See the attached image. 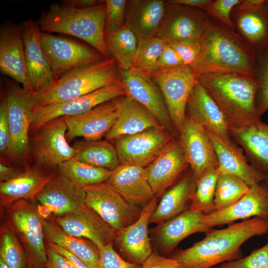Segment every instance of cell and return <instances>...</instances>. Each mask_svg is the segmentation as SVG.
<instances>
[{"label":"cell","instance_id":"30bf717a","mask_svg":"<svg viewBox=\"0 0 268 268\" xmlns=\"http://www.w3.org/2000/svg\"><path fill=\"white\" fill-rule=\"evenodd\" d=\"M85 204L116 231L135 222L142 208L122 197L107 183L84 186Z\"/></svg>","mask_w":268,"mask_h":268},{"label":"cell","instance_id":"816d5d0a","mask_svg":"<svg viewBox=\"0 0 268 268\" xmlns=\"http://www.w3.org/2000/svg\"><path fill=\"white\" fill-rule=\"evenodd\" d=\"M141 268H182L180 263L170 258H166L157 252L151 255L141 266Z\"/></svg>","mask_w":268,"mask_h":268},{"label":"cell","instance_id":"ffe728a7","mask_svg":"<svg viewBox=\"0 0 268 268\" xmlns=\"http://www.w3.org/2000/svg\"><path fill=\"white\" fill-rule=\"evenodd\" d=\"M254 217L268 219V186L265 181L251 186L247 193L233 205L204 214L203 221L212 229Z\"/></svg>","mask_w":268,"mask_h":268},{"label":"cell","instance_id":"7a4b0ae2","mask_svg":"<svg viewBox=\"0 0 268 268\" xmlns=\"http://www.w3.org/2000/svg\"><path fill=\"white\" fill-rule=\"evenodd\" d=\"M200 43L198 56L190 66L196 77L223 71L255 75L257 51L234 29L210 17Z\"/></svg>","mask_w":268,"mask_h":268},{"label":"cell","instance_id":"f907efd6","mask_svg":"<svg viewBox=\"0 0 268 268\" xmlns=\"http://www.w3.org/2000/svg\"><path fill=\"white\" fill-rule=\"evenodd\" d=\"M183 65L176 50L166 44L157 64L158 71H165L180 67Z\"/></svg>","mask_w":268,"mask_h":268},{"label":"cell","instance_id":"4fadbf2b","mask_svg":"<svg viewBox=\"0 0 268 268\" xmlns=\"http://www.w3.org/2000/svg\"><path fill=\"white\" fill-rule=\"evenodd\" d=\"M126 96L120 81L63 102L34 106L30 134L54 119L79 116L109 100Z\"/></svg>","mask_w":268,"mask_h":268},{"label":"cell","instance_id":"7bdbcfd3","mask_svg":"<svg viewBox=\"0 0 268 268\" xmlns=\"http://www.w3.org/2000/svg\"><path fill=\"white\" fill-rule=\"evenodd\" d=\"M257 111L261 118L268 110V47L257 50Z\"/></svg>","mask_w":268,"mask_h":268},{"label":"cell","instance_id":"cb8c5ba5","mask_svg":"<svg viewBox=\"0 0 268 268\" xmlns=\"http://www.w3.org/2000/svg\"><path fill=\"white\" fill-rule=\"evenodd\" d=\"M158 201V197L154 196L142 208L141 214L135 222L116 232L115 242L129 262L142 266L153 252L148 224Z\"/></svg>","mask_w":268,"mask_h":268},{"label":"cell","instance_id":"d4e9b609","mask_svg":"<svg viewBox=\"0 0 268 268\" xmlns=\"http://www.w3.org/2000/svg\"><path fill=\"white\" fill-rule=\"evenodd\" d=\"M186 113L205 131L227 143H236L229 133V124L223 113L205 89L197 82L189 96Z\"/></svg>","mask_w":268,"mask_h":268},{"label":"cell","instance_id":"681fc988","mask_svg":"<svg viewBox=\"0 0 268 268\" xmlns=\"http://www.w3.org/2000/svg\"><path fill=\"white\" fill-rule=\"evenodd\" d=\"M170 44L178 54L185 66H191L200 51V42L188 41Z\"/></svg>","mask_w":268,"mask_h":268},{"label":"cell","instance_id":"836d02e7","mask_svg":"<svg viewBox=\"0 0 268 268\" xmlns=\"http://www.w3.org/2000/svg\"><path fill=\"white\" fill-rule=\"evenodd\" d=\"M161 127L157 119L148 109L132 98L124 96L121 97L118 117L104 137L107 140H115L151 128Z\"/></svg>","mask_w":268,"mask_h":268},{"label":"cell","instance_id":"52a82bcc","mask_svg":"<svg viewBox=\"0 0 268 268\" xmlns=\"http://www.w3.org/2000/svg\"><path fill=\"white\" fill-rule=\"evenodd\" d=\"M67 130L64 117H59L45 123L30 134L33 165L55 172L62 163L74 157L76 150L67 139Z\"/></svg>","mask_w":268,"mask_h":268},{"label":"cell","instance_id":"f1b7e54d","mask_svg":"<svg viewBox=\"0 0 268 268\" xmlns=\"http://www.w3.org/2000/svg\"><path fill=\"white\" fill-rule=\"evenodd\" d=\"M168 0H127L125 24L138 41L156 37L165 17Z\"/></svg>","mask_w":268,"mask_h":268},{"label":"cell","instance_id":"3957f363","mask_svg":"<svg viewBox=\"0 0 268 268\" xmlns=\"http://www.w3.org/2000/svg\"><path fill=\"white\" fill-rule=\"evenodd\" d=\"M196 77L221 110L229 126L261 119L257 111L255 75L223 71L203 73Z\"/></svg>","mask_w":268,"mask_h":268},{"label":"cell","instance_id":"7dc6e473","mask_svg":"<svg viewBox=\"0 0 268 268\" xmlns=\"http://www.w3.org/2000/svg\"><path fill=\"white\" fill-rule=\"evenodd\" d=\"M242 1V0H212L204 11L210 17L230 28L234 29L231 13L233 8Z\"/></svg>","mask_w":268,"mask_h":268},{"label":"cell","instance_id":"f35d334b","mask_svg":"<svg viewBox=\"0 0 268 268\" xmlns=\"http://www.w3.org/2000/svg\"><path fill=\"white\" fill-rule=\"evenodd\" d=\"M250 187L238 177L219 174L214 195L213 211L233 205L247 193Z\"/></svg>","mask_w":268,"mask_h":268},{"label":"cell","instance_id":"7402d4cb","mask_svg":"<svg viewBox=\"0 0 268 268\" xmlns=\"http://www.w3.org/2000/svg\"><path fill=\"white\" fill-rule=\"evenodd\" d=\"M49 219L68 234L86 238L98 247L115 241L117 231L85 204L63 216Z\"/></svg>","mask_w":268,"mask_h":268},{"label":"cell","instance_id":"d6a6232c","mask_svg":"<svg viewBox=\"0 0 268 268\" xmlns=\"http://www.w3.org/2000/svg\"><path fill=\"white\" fill-rule=\"evenodd\" d=\"M206 132L216 151L219 174L238 177L250 186L268 180L264 175L250 164L242 149L236 143H227L212 134Z\"/></svg>","mask_w":268,"mask_h":268},{"label":"cell","instance_id":"db71d44e","mask_svg":"<svg viewBox=\"0 0 268 268\" xmlns=\"http://www.w3.org/2000/svg\"><path fill=\"white\" fill-rule=\"evenodd\" d=\"M25 167L9 164L0 160V182L8 181L16 177L24 170Z\"/></svg>","mask_w":268,"mask_h":268},{"label":"cell","instance_id":"bcb514c9","mask_svg":"<svg viewBox=\"0 0 268 268\" xmlns=\"http://www.w3.org/2000/svg\"><path fill=\"white\" fill-rule=\"evenodd\" d=\"M105 33L116 31L125 25L127 0H105Z\"/></svg>","mask_w":268,"mask_h":268},{"label":"cell","instance_id":"9c48e42d","mask_svg":"<svg viewBox=\"0 0 268 268\" xmlns=\"http://www.w3.org/2000/svg\"><path fill=\"white\" fill-rule=\"evenodd\" d=\"M162 94L170 119L178 135L185 122L186 107L190 93L197 83L191 67L182 66L149 73Z\"/></svg>","mask_w":268,"mask_h":268},{"label":"cell","instance_id":"4316f807","mask_svg":"<svg viewBox=\"0 0 268 268\" xmlns=\"http://www.w3.org/2000/svg\"><path fill=\"white\" fill-rule=\"evenodd\" d=\"M205 214L189 209L172 219L157 225L149 232L163 254L172 253L180 242L189 235L211 230L203 222Z\"/></svg>","mask_w":268,"mask_h":268},{"label":"cell","instance_id":"e575fe53","mask_svg":"<svg viewBox=\"0 0 268 268\" xmlns=\"http://www.w3.org/2000/svg\"><path fill=\"white\" fill-rule=\"evenodd\" d=\"M43 226L45 237L49 242L73 254L89 268H99V249L92 242L68 234L50 219H43Z\"/></svg>","mask_w":268,"mask_h":268},{"label":"cell","instance_id":"680465c9","mask_svg":"<svg viewBox=\"0 0 268 268\" xmlns=\"http://www.w3.org/2000/svg\"><path fill=\"white\" fill-rule=\"evenodd\" d=\"M44 267H39L28 264L27 268H44Z\"/></svg>","mask_w":268,"mask_h":268},{"label":"cell","instance_id":"8992f818","mask_svg":"<svg viewBox=\"0 0 268 268\" xmlns=\"http://www.w3.org/2000/svg\"><path fill=\"white\" fill-rule=\"evenodd\" d=\"M5 89L11 145L6 163L19 166L30 165V127L35 106L32 94L9 77L2 78Z\"/></svg>","mask_w":268,"mask_h":268},{"label":"cell","instance_id":"11a10c76","mask_svg":"<svg viewBox=\"0 0 268 268\" xmlns=\"http://www.w3.org/2000/svg\"><path fill=\"white\" fill-rule=\"evenodd\" d=\"M104 2V0H62L59 3L64 6L77 9L92 7Z\"/></svg>","mask_w":268,"mask_h":268},{"label":"cell","instance_id":"d6986e66","mask_svg":"<svg viewBox=\"0 0 268 268\" xmlns=\"http://www.w3.org/2000/svg\"><path fill=\"white\" fill-rule=\"evenodd\" d=\"M23 23L11 20L0 27V68L1 72L20 84L31 93L25 58Z\"/></svg>","mask_w":268,"mask_h":268},{"label":"cell","instance_id":"f6af8a7d","mask_svg":"<svg viewBox=\"0 0 268 268\" xmlns=\"http://www.w3.org/2000/svg\"><path fill=\"white\" fill-rule=\"evenodd\" d=\"M220 268H268V240L262 247L254 250L249 255L220 264Z\"/></svg>","mask_w":268,"mask_h":268},{"label":"cell","instance_id":"2e32d148","mask_svg":"<svg viewBox=\"0 0 268 268\" xmlns=\"http://www.w3.org/2000/svg\"><path fill=\"white\" fill-rule=\"evenodd\" d=\"M168 4L157 36L166 44L200 42L210 16L201 9L179 4Z\"/></svg>","mask_w":268,"mask_h":268},{"label":"cell","instance_id":"ab89813d","mask_svg":"<svg viewBox=\"0 0 268 268\" xmlns=\"http://www.w3.org/2000/svg\"><path fill=\"white\" fill-rule=\"evenodd\" d=\"M218 168L207 169L198 179L189 209L205 214L213 211V201L217 179Z\"/></svg>","mask_w":268,"mask_h":268},{"label":"cell","instance_id":"74e56055","mask_svg":"<svg viewBox=\"0 0 268 268\" xmlns=\"http://www.w3.org/2000/svg\"><path fill=\"white\" fill-rule=\"evenodd\" d=\"M58 170L59 173L84 186L106 182L112 172L87 164L74 157L62 163Z\"/></svg>","mask_w":268,"mask_h":268},{"label":"cell","instance_id":"44dd1931","mask_svg":"<svg viewBox=\"0 0 268 268\" xmlns=\"http://www.w3.org/2000/svg\"><path fill=\"white\" fill-rule=\"evenodd\" d=\"M234 29L256 50L268 47V6L266 0H242L232 10Z\"/></svg>","mask_w":268,"mask_h":268},{"label":"cell","instance_id":"e0dca14e","mask_svg":"<svg viewBox=\"0 0 268 268\" xmlns=\"http://www.w3.org/2000/svg\"><path fill=\"white\" fill-rule=\"evenodd\" d=\"M178 141L193 176L197 181L207 169L218 168L216 151L205 130L195 120L186 115Z\"/></svg>","mask_w":268,"mask_h":268},{"label":"cell","instance_id":"9f6ffc18","mask_svg":"<svg viewBox=\"0 0 268 268\" xmlns=\"http://www.w3.org/2000/svg\"><path fill=\"white\" fill-rule=\"evenodd\" d=\"M213 0H169L170 3L182 4L203 10L208 6Z\"/></svg>","mask_w":268,"mask_h":268},{"label":"cell","instance_id":"ba28073f","mask_svg":"<svg viewBox=\"0 0 268 268\" xmlns=\"http://www.w3.org/2000/svg\"><path fill=\"white\" fill-rule=\"evenodd\" d=\"M40 39L56 80L70 70L106 58L92 47L71 39L41 31Z\"/></svg>","mask_w":268,"mask_h":268},{"label":"cell","instance_id":"8fae6325","mask_svg":"<svg viewBox=\"0 0 268 268\" xmlns=\"http://www.w3.org/2000/svg\"><path fill=\"white\" fill-rule=\"evenodd\" d=\"M174 138L164 127H153L115 140L120 164L145 168L163 152Z\"/></svg>","mask_w":268,"mask_h":268},{"label":"cell","instance_id":"6f0895ef","mask_svg":"<svg viewBox=\"0 0 268 268\" xmlns=\"http://www.w3.org/2000/svg\"><path fill=\"white\" fill-rule=\"evenodd\" d=\"M0 268H10L6 263L0 259Z\"/></svg>","mask_w":268,"mask_h":268},{"label":"cell","instance_id":"83f0119b","mask_svg":"<svg viewBox=\"0 0 268 268\" xmlns=\"http://www.w3.org/2000/svg\"><path fill=\"white\" fill-rule=\"evenodd\" d=\"M229 131L242 146L250 164L268 180V124L259 119L229 126Z\"/></svg>","mask_w":268,"mask_h":268},{"label":"cell","instance_id":"ee69618b","mask_svg":"<svg viewBox=\"0 0 268 268\" xmlns=\"http://www.w3.org/2000/svg\"><path fill=\"white\" fill-rule=\"evenodd\" d=\"M11 134L8 121L4 86L0 81V160L6 162L11 145Z\"/></svg>","mask_w":268,"mask_h":268},{"label":"cell","instance_id":"f546056e","mask_svg":"<svg viewBox=\"0 0 268 268\" xmlns=\"http://www.w3.org/2000/svg\"><path fill=\"white\" fill-rule=\"evenodd\" d=\"M106 183L129 202L141 208L154 197L144 168L120 164L111 173Z\"/></svg>","mask_w":268,"mask_h":268},{"label":"cell","instance_id":"c3c4849f","mask_svg":"<svg viewBox=\"0 0 268 268\" xmlns=\"http://www.w3.org/2000/svg\"><path fill=\"white\" fill-rule=\"evenodd\" d=\"M113 243L99 247V268H141V266L123 259L114 249Z\"/></svg>","mask_w":268,"mask_h":268},{"label":"cell","instance_id":"6da1fadb","mask_svg":"<svg viewBox=\"0 0 268 268\" xmlns=\"http://www.w3.org/2000/svg\"><path fill=\"white\" fill-rule=\"evenodd\" d=\"M268 233V219L254 217L223 229H212L201 240L174 251L169 257L182 268H212L243 258L242 245L252 237Z\"/></svg>","mask_w":268,"mask_h":268},{"label":"cell","instance_id":"5bb4252c","mask_svg":"<svg viewBox=\"0 0 268 268\" xmlns=\"http://www.w3.org/2000/svg\"><path fill=\"white\" fill-rule=\"evenodd\" d=\"M29 200H21L11 205L10 219L26 247L28 264L44 267L47 256L44 241L43 219L36 206Z\"/></svg>","mask_w":268,"mask_h":268},{"label":"cell","instance_id":"ac0fdd59","mask_svg":"<svg viewBox=\"0 0 268 268\" xmlns=\"http://www.w3.org/2000/svg\"><path fill=\"white\" fill-rule=\"evenodd\" d=\"M121 105V97L103 103L83 114L64 117L67 127L68 142L77 137L87 140H100L115 124Z\"/></svg>","mask_w":268,"mask_h":268},{"label":"cell","instance_id":"b9f144b4","mask_svg":"<svg viewBox=\"0 0 268 268\" xmlns=\"http://www.w3.org/2000/svg\"><path fill=\"white\" fill-rule=\"evenodd\" d=\"M0 259L10 268H27L26 254L15 232L3 226L0 232Z\"/></svg>","mask_w":268,"mask_h":268},{"label":"cell","instance_id":"4dcf8cb0","mask_svg":"<svg viewBox=\"0 0 268 268\" xmlns=\"http://www.w3.org/2000/svg\"><path fill=\"white\" fill-rule=\"evenodd\" d=\"M55 175L34 165L26 166L16 177L0 183L2 207L23 200H34L37 195Z\"/></svg>","mask_w":268,"mask_h":268},{"label":"cell","instance_id":"1f68e13d","mask_svg":"<svg viewBox=\"0 0 268 268\" xmlns=\"http://www.w3.org/2000/svg\"><path fill=\"white\" fill-rule=\"evenodd\" d=\"M197 181L190 170L162 195L152 213L150 223L165 222L190 208Z\"/></svg>","mask_w":268,"mask_h":268},{"label":"cell","instance_id":"94428289","mask_svg":"<svg viewBox=\"0 0 268 268\" xmlns=\"http://www.w3.org/2000/svg\"><path fill=\"white\" fill-rule=\"evenodd\" d=\"M266 3L267 4V5L268 6V0H266Z\"/></svg>","mask_w":268,"mask_h":268},{"label":"cell","instance_id":"d590c367","mask_svg":"<svg viewBox=\"0 0 268 268\" xmlns=\"http://www.w3.org/2000/svg\"><path fill=\"white\" fill-rule=\"evenodd\" d=\"M72 147L76 150L74 158L87 164L111 171L120 165L115 146L109 140L83 139Z\"/></svg>","mask_w":268,"mask_h":268},{"label":"cell","instance_id":"603a6c76","mask_svg":"<svg viewBox=\"0 0 268 268\" xmlns=\"http://www.w3.org/2000/svg\"><path fill=\"white\" fill-rule=\"evenodd\" d=\"M25 58L31 93L47 88L56 81L40 39L41 31L32 19L23 22Z\"/></svg>","mask_w":268,"mask_h":268},{"label":"cell","instance_id":"91938a15","mask_svg":"<svg viewBox=\"0 0 268 268\" xmlns=\"http://www.w3.org/2000/svg\"><path fill=\"white\" fill-rule=\"evenodd\" d=\"M265 182L266 183V184L268 185V180H266L265 181Z\"/></svg>","mask_w":268,"mask_h":268},{"label":"cell","instance_id":"6125c7cd","mask_svg":"<svg viewBox=\"0 0 268 268\" xmlns=\"http://www.w3.org/2000/svg\"><path fill=\"white\" fill-rule=\"evenodd\" d=\"M212 268H219L218 266H216V267H213Z\"/></svg>","mask_w":268,"mask_h":268},{"label":"cell","instance_id":"8d00e7d4","mask_svg":"<svg viewBox=\"0 0 268 268\" xmlns=\"http://www.w3.org/2000/svg\"><path fill=\"white\" fill-rule=\"evenodd\" d=\"M105 41L108 52L120 70H127L133 67L132 60L138 41L127 25L116 31L105 33Z\"/></svg>","mask_w":268,"mask_h":268},{"label":"cell","instance_id":"5b68a950","mask_svg":"<svg viewBox=\"0 0 268 268\" xmlns=\"http://www.w3.org/2000/svg\"><path fill=\"white\" fill-rule=\"evenodd\" d=\"M120 70L111 57L68 71L52 85L32 94L34 106L63 102L120 81Z\"/></svg>","mask_w":268,"mask_h":268},{"label":"cell","instance_id":"277c9868","mask_svg":"<svg viewBox=\"0 0 268 268\" xmlns=\"http://www.w3.org/2000/svg\"><path fill=\"white\" fill-rule=\"evenodd\" d=\"M106 4L77 9L52 2L35 21L40 31L78 38L100 53L110 57L105 41Z\"/></svg>","mask_w":268,"mask_h":268},{"label":"cell","instance_id":"9a60e30c","mask_svg":"<svg viewBox=\"0 0 268 268\" xmlns=\"http://www.w3.org/2000/svg\"><path fill=\"white\" fill-rule=\"evenodd\" d=\"M120 70V81L126 96L148 109L174 136L177 134L161 91L150 74L134 67Z\"/></svg>","mask_w":268,"mask_h":268},{"label":"cell","instance_id":"484cf974","mask_svg":"<svg viewBox=\"0 0 268 268\" xmlns=\"http://www.w3.org/2000/svg\"><path fill=\"white\" fill-rule=\"evenodd\" d=\"M189 166L178 139L174 138L150 164L144 168L148 182L159 197L171 187Z\"/></svg>","mask_w":268,"mask_h":268},{"label":"cell","instance_id":"f5cc1de1","mask_svg":"<svg viewBox=\"0 0 268 268\" xmlns=\"http://www.w3.org/2000/svg\"><path fill=\"white\" fill-rule=\"evenodd\" d=\"M47 261L45 268H71L67 260L48 246L46 247Z\"/></svg>","mask_w":268,"mask_h":268},{"label":"cell","instance_id":"7c38bea8","mask_svg":"<svg viewBox=\"0 0 268 268\" xmlns=\"http://www.w3.org/2000/svg\"><path fill=\"white\" fill-rule=\"evenodd\" d=\"M84 186L60 173L37 195V211L43 219L63 216L85 204Z\"/></svg>","mask_w":268,"mask_h":268},{"label":"cell","instance_id":"60d3db41","mask_svg":"<svg viewBox=\"0 0 268 268\" xmlns=\"http://www.w3.org/2000/svg\"><path fill=\"white\" fill-rule=\"evenodd\" d=\"M166 44L157 36L138 41L133 67L148 73L158 71V62Z\"/></svg>","mask_w":268,"mask_h":268}]
</instances>
